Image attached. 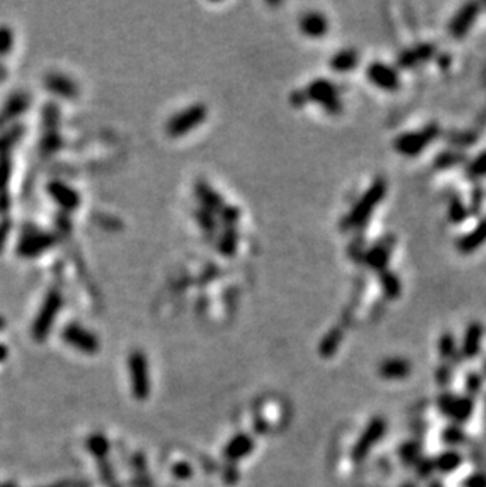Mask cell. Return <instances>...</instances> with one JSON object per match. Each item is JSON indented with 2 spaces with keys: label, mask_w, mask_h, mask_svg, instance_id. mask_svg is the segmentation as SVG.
<instances>
[{
  "label": "cell",
  "mask_w": 486,
  "mask_h": 487,
  "mask_svg": "<svg viewBox=\"0 0 486 487\" xmlns=\"http://www.w3.org/2000/svg\"><path fill=\"white\" fill-rule=\"evenodd\" d=\"M385 193H387V185L382 178H379L373 185L370 186L368 191H366L361 198L357 200V204L354 205V209L349 213L347 218L345 219L346 229L351 227H360L366 221H368L371 213L375 211L376 207L381 204V200L384 199Z\"/></svg>",
  "instance_id": "cell-1"
},
{
  "label": "cell",
  "mask_w": 486,
  "mask_h": 487,
  "mask_svg": "<svg viewBox=\"0 0 486 487\" xmlns=\"http://www.w3.org/2000/svg\"><path fill=\"white\" fill-rule=\"evenodd\" d=\"M439 134V127L436 123L426 125L423 129L416 133H407L401 134L400 138H396L393 142L395 150L401 153L405 157H417L418 153H422L423 148L428 147L432 141Z\"/></svg>",
  "instance_id": "cell-2"
},
{
  "label": "cell",
  "mask_w": 486,
  "mask_h": 487,
  "mask_svg": "<svg viewBox=\"0 0 486 487\" xmlns=\"http://www.w3.org/2000/svg\"><path fill=\"white\" fill-rule=\"evenodd\" d=\"M207 118V108L204 104H193L189 108L180 111L179 114H175L166 125L168 134L173 138H179V136L187 134L193 131L194 128H198Z\"/></svg>",
  "instance_id": "cell-3"
},
{
  "label": "cell",
  "mask_w": 486,
  "mask_h": 487,
  "mask_svg": "<svg viewBox=\"0 0 486 487\" xmlns=\"http://www.w3.org/2000/svg\"><path fill=\"white\" fill-rule=\"evenodd\" d=\"M305 97L308 99L314 101V103L321 104L322 108L330 112V114H340L343 106L340 103V98H338V92L334 82H330L327 79H316L313 81L310 86L306 87Z\"/></svg>",
  "instance_id": "cell-4"
},
{
  "label": "cell",
  "mask_w": 486,
  "mask_h": 487,
  "mask_svg": "<svg viewBox=\"0 0 486 487\" xmlns=\"http://www.w3.org/2000/svg\"><path fill=\"white\" fill-rule=\"evenodd\" d=\"M128 369L132 376V388L133 394L138 401H144L150 393V382H149V367H147V360L142 352H133L128 358Z\"/></svg>",
  "instance_id": "cell-5"
},
{
  "label": "cell",
  "mask_w": 486,
  "mask_h": 487,
  "mask_svg": "<svg viewBox=\"0 0 486 487\" xmlns=\"http://www.w3.org/2000/svg\"><path fill=\"white\" fill-rule=\"evenodd\" d=\"M63 298L62 295L58 292H51L47 295V298L43 303V308H41V311L38 314L37 320H35L33 324V336L37 341H43L47 333H49L52 324H54V320L57 317L58 311H61L62 308Z\"/></svg>",
  "instance_id": "cell-6"
},
{
  "label": "cell",
  "mask_w": 486,
  "mask_h": 487,
  "mask_svg": "<svg viewBox=\"0 0 486 487\" xmlns=\"http://www.w3.org/2000/svg\"><path fill=\"white\" fill-rule=\"evenodd\" d=\"M62 337L68 346L81 350L82 353L95 355L100 350L98 337L95 336L92 331L86 330L82 325L70 324L67 328L63 330Z\"/></svg>",
  "instance_id": "cell-7"
},
{
  "label": "cell",
  "mask_w": 486,
  "mask_h": 487,
  "mask_svg": "<svg viewBox=\"0 0 486 487\" xmlns=\"http://www.w3.org/2000/svg\"><path fill=\"white\" fill-rule=\"evenodd\" d=\"M387 431V423H385L384 418H373L370 421L368 427H366L365 432L361 433L357 445H355L352 457L354 461H363L365 456L368 454V451L375 447L377 440H381L382 436Z\"/></svg>",
  "instance_id": "cell-8"
},
{
  "label": "cell",
  "mask_w": 486,
  "mask_h": 487,
  "mask_svg": "<svg viewBox=\"0 0 486 487\" xmlns=\"http://www.w3.org/2000/svg\"><path fill=\"white\" fill-rule=\"evenodd\" d=\"M439 408L444 415H447L448 418H452L456 423H464L471 417L473 404L471 397L442 394L439 397Z\"/></svg>",
  "instance_id": "cell-9"
},
{
  "label": "cell",
  "mask_w": 486,
  "mask_h": 487,
  "mask_svg": "<svg viewBox=\"0 0 486 487\" xmlns=\"http://www.w3.org/2000/svg\"><path fill=\"white\" fill-rule=\"evenodd\" d=\"M366 78H368L373 84L387 92H395L398 90L400 87L398 73H396L393 68H390L389 65L381 62H373L370 67L366 68Z\"/></svg>",
  "instance_id": "cell-10"
},
{
  "label": "cell",
  "mask_w": 486,
  "mask_h": 487,
  "mask_svg": "<svg viewBox=\"0 0 486 487\" xmlns=\"http://www.w3.org/2000/svg\"><path fill=\"white\" fill-rule=\"evenodd\" d=\"M480 13V3L471 2L466 3L458 13L453 16V19L450 21L448 32L453 38H463L464 35L471 31L472 24L476 22L477 16Z\"/></svg>",
  "instance_id": "cell-11"
},
{
  "label": "cell",
  "mask_w": 486,
  "mask_h": 487,
  "mask_svg": "<svg viewBox=\"0 0 486 487\" xmlns=\"http://www.w3.org/2000/svg\"><path fill=\"white\" fill-rule=\"evenodd\" d=\"M393 246H395V237H392V235L385 237V239L376 243V245L373 246L370 251L365 253L366 265L379 273L387 270L390 253H392Z\"/></svg>",
  "instance_id": "cell-12"
},
{
  "label": "cell",
  "mask_w": 486,
  "mask_h": 487,
  "mask_svg": "<svg viewBox=\"0 0 486 487\" xmlns=\"http://www.w3.org/2000/svg\"><path fill=\"white\" fill-rule=\"evenodd\" d=\"M379 376L384 380H405L412 372V365L411 361L406 358H400V356H392V358L384 360L381 365H379Z\"/></svg>",
  "instance_id": "cell-13"
},
{
  "label": "cell",
  "mask_w": 486,
  "mask_h": 487,
  "mask_svg": "<svg viewBox=\"0 0 486 487\" xmlns=\"http://www.w3.org/2000/svg\"><path fill=\"white\" fill-rule=\"evenodd\" d=\"M49 193L52 198L57 200V204L62 207V209L73 211L81 205V198L79 193L75 191L73 188L68 186L67 183L62 182H54L49 185Z\"/></svg>",
  "instance_id": "cell-14"
},
{
  "label": "cell",
  "mask_w": 486,
  "mask_h": 487,
  "mask_svg": "<svg viewBox=\"0 0 486 487\" xmlns=\"http://www.w3.org/2000/svg\"><path fill=\"white\" fill-rule=\"evenodd\" d=\"M299 26L301 33L310 38H321L329 31V22L325 16L316 13V11H310V13L301 16Z\"/></svg>",
  "instance_id": "cell-15"
},
{
  "label": "cell",
  "mask_w": 486,
  "mask_h": 487,
  "mask_svg": "<svg viewBox=\"0 0 486 487\" xmlns=\"http://www.w3.org/2000/svg\"><path fill=\"white\" fill-rule=\"evenodd\" d=\"M482 340H483V326L477 322L471 324L464 333L463 346H461V355L469 360L476 358V356L480 353Z\"/></svg>",
  "instance_id": "cell-16"
},
{
  "label": "cell",
  "mask_w": 486,
  "mask_h": 487,
  "mask_svg": "<svg viewBox=\"0 0 486 487\" xmlns=\"http://www.w3.org/2000/svg\"><path fill=\"white\" fill-rule=\"evenodd\" d=\"M486 243V218H483L482 221L478 223V225L473 230H471L469 234H466L464 237H461L458 241V249L463 254H471L476 251L477 248H480Z\"/></svg>",
  "instance_id": "cell-17"
},
{
  "label": "cell",
  "mask_w": 486,
  "mask_h": 487,
  "mask_svg": "<svg viewBox=\"0 0 486 487\" xmlns=\"http://www.w3.org/2000/svg\"><path fill=\"white\" fill-rule=\"evenodd\" d=\"M434 52H436V47L432 45H428V43L420 45L417 47H414V49L402 52V54L398 57V65L402 68H411L420 62L430 61V58L434 56Z\"/></svg>",
  "instance_id": "cell-18"
},
{
  "label": "cell",
  "mask_w": 486,
  "mask_h": 487,
  "mask_svg": "<svg viewBox=\"0 0 486 487\" xmlns=\"http://www.w3.org/2000/svg\"><path fill=\"white\" fill-rule=\"evenodd\" d=\"M253 448H254V445H253L250 437L237 436L228 443L226 449H224V456H226V459H229V461H239V459H242V457L250 454Z\"/></svg>",
  "instance_id": "cell-19"
},
{
  "label": "cell",
  "mask_w": 486,
  "mask_h": 487,
  "mask_svg": "<svg viewBox=\"0 0 486 487\" xmlns=\"http://www.w3.org/2000/svg\"><path fill=\"white\" fill-rule=\"evenodd\" d=\"M359 65V54L357 51L354 49H345L336 52V54L331 57L330 67L334 68L338 73H345V71H351Z\"/></svg>",
  "instance_id": "cell-20"
},
{
  "label": "cell",
  "mask_w": 486,
  "mask_h": 487,
  "mask_svg": "<svg viewBox=\"0 0 486 487\" xmlns=\"http://www.w3.org/2000/svg\"><path fill=\"white\" fill-rule=\"evenodd\" d=\"M47 87H49V90L65 98L75 97L76 92H78L75 82L63 74H51L49 79H47Z\"/></svg>",
  "instance_id": "cell-21"
},
{
  "label": "cell",
  "mask_w": 486,
  "mask_h": 487,
  "mask_svg": "<svg viewBox=\"0 0 486 487\" xmlns=\"http://www.w3.org/2000/svg\"><path fill=\"white\" fill-rule=\"evenodd\" d=\"M379 281L382 284V290L387 298L395 300L401 294V282L393 271L384 270L379 273Z\"/></svg>",
  "instance_id": "cell-22"
},
{
  "label": "cell",
  "mask_w": 486,
  "mask_h": 487,
  "mask_svg": "<svg viewBox=\"0 0 486 487\" xmlns=\"http://www.w3.org/2000/svg\"><path fill=\"white\" fill-rule=\"evenodd\" d=\"M196 194L199 200L207 207L209 210H221L223 209V199L220 198V194L205 185V183H199L196 188Z\"/></svg>",
  "instance_id": "cell-23"
},
{
  "label": "cell",
  "mask_w": 486,
  "mask_h": 487,
  "mask_svg": "<svg viewBox=\"0 0 486 487\" xmlns=\"http://www.w3.org/2000/svg\"><path fill=\"white\" fill-rule=\"evenodd\" d=\"M343 340V331L340 326H335L334 330L329 331V335L324 337V341L321 342V353L322 356H331L335 352L340 342Z\"/></svg>",
  "instance_id": "cell-24"
},
{
  "label": "cell",
  "mask_w": 486,
  "mask_h": 487,
  "mask_svg": "<svg viewBox=\"0 0 486 487\" xmlns=\"http://www.w3.org/2000/svg\"><path fill=\"white\" fill-rule=\"evenodd\" d=\"M461 464V456L458 453H453V451H450V453H444L441 457H437L434 462V467L437 470H441L444 473L453 472L456 468L460 467Z\"/></svg>",
  "instance_id": "cell-25"
},
{
  "label": "cell",
  "mask_w": 486,
  "mask_h": 487,
  "mask_svg": "<svg viewBox=\"0 0 486 487\" xmlns=\"http://www.w3.org/2000/svg\"><path fill=\"white\" fill-rule=\"evenodd\" d=\"M437 349H439V355L442 360L452 358L456 353V341L452 333H444L437 344Z\"/></svg>",
  "instance_id": "cell-26"
},
{
  "label": "cell",
  "mask_w": 486,
  "mask_h": 487,
  "mask_svg": "<svg viewBox=\"0 0 486 487\" xmlns=\"http://www.w3.org/2000/svg\"><path fill=\"white\" fill-rule=\"evenodd\" d=\"M467 175L472 178H478L486 175V150L483 153H480L478 157H476L467 166Z\"/></svg>",
  "instance_id": "cell-27"
},
{
  "label": "cell",
  "mask_w": 486,
  "mask_h": 487,
  "mask_svg": "<svg viewBox=\"0 0 486 487\" xmlns=\"http://www.w3.org/2000/svg\"><path fill=\"white\" fill-rule=\"evenodd\" d=\"M466 216H467V211L463 207V204H461L460 200H453L452 207H450V218H452V221L460 223L463 221Z\"/></svg>",
  "instance_id": "cell-28"
},
{
  "label": "cell",
  "mask_w": 486,
  "mask_h": 487,
  "mask_svg": "<svg viewBox=\"0 0 486 487\" xmlns=\"http://www.w3.org/2000/svg\"><path fill=\"white\" fill-rule=\"evenodd\" d=\"M88 442H91V443H88V448H91V451H92L93 454L104 456L106 449H108V443H106V440H104L103 437H93Z\"/></svg>",
  "instance_id": "cell-29"
},
{
  "label": "cell",
  "mask_w": 486,
  "mask_h": 487,
  "mask_svg": "<svg viewBox=\"0 0 486 487\" xmlns=\"http://www.w3.org/2000/svg\"><path fill=\"white\" fill-rule=\"evenodd\" d=\"M461 159V157L458 155H455V153H444V155H441L439 158L436 159V166L437 168H450V166H455L456 163H458Z\"/></svg>",
  "instance_id": "cell-30"
},
{
  "label": "cell",
  "mask_w": 486,
  "mask_h": 487,
  "mask_svg": "<svg viewBox=\"0 0 486 487\" xmlns=\"http://www.w3.org/2000/svg\"><path fill=\"white\" fill-rule=\"evenodd\" d=\"M235 246H237V243H235V237H234V234H228V235H224V237H223V240H221V249H223V253H224V254H226V255L234 254Z\"/></svg>",
  "instance_id": "cell-31"
},
{
  "label": "cell",
  "mask_w": 486,
  "mask_h": 487,
  "mask_svg": "<svg viewBox=\"0 0 486 487\" xmlns=\"http://www.w3.org/2000/svg\"><path fill=\"white\" fill-rule=\"evenodd\" d=\"M482 377L477 376V374H471L469 377H467L466 380V385H467V393H477V391L480 390V387H482Z\"/></svg>",
  "instance_id": "cell-32"
},
{
  "label": "cell",
  "mask_w": 486,
  "mask_h": 487,
  "mask_svg": "<svg viewBox=\"0 0 486 487\" xmlns=\"http://www.w3.org/2000/svg\"><path fill=\"white\" fill-rule=\"evenodd\" d=\"M464 487H486V477L482 473L472 474L464 481Z\"/></svg>",
  "instance_id": "cell-33"
},
{
  "label": "cell",
  "mask_w": 486,
  "mask_h": 487,
  "mask_svg": "<svg viewBox=\"0 0 486 487\" xmlns=\"http://www.w3.org/2000/svg\"><path fill=\"white\" fill-rule=\"evenodd\" d=\"M437 380H439V383L442 385H447L450 382V369L447 365H444L439 369V372H437Z\"/></svg>",
  "instance_id": "cell-34"
},
{
  "label": "cell",
  "mask_w": 486,
  "mask_h": 487,
  "mask_svg": "<svg viewBox=\"0 0 486 487\" xmlns=\"http://www.w3.org/2000/svg\"><path fill=\"white\" fill-rule=\"evenodd\" d=\"M406 453H407V461L416 459V457H417V449L411 443H407V445H405V447H402L401 454H406Z\"/></svg>",
  "instance_id": "cell-35"
},
{
  "label": "cell",
  "mask_w": 486,
  "mask_h": 487,
  "mask_svg": "<svg viewBox=\"0 0 486 487\" xmlns=\"http://www.w3.org/2000/svg\"><path fill=\"white\" fill-rule=\"evenodd\" d=\"M290 99H294V101H290V103H292L294 106H301V104L305 103V99H306L305 92H295V93H292V97H290Z\"/></svg>",
  "instance_id": "cell-36"
},
{
  "label": "cell",
  "mask_w": 486,
  "mask_h": 487,
  "mask_svg": "<svg viewBox=\"0 0 486 487\" xmlns=\"http://www.w3.org/2000/svg\"><path fill=\"white\" fill-rule=\"evenodd\" d=\"M175 473L179 474V477H188V474L191 473V470H189V468H188L187 465H177Z\"/></svg>",
  "instance_id": "cell-37"
},
{
  "label": "cell",
  "mask_w": 486,
  "mask_h": 487,
  "mask_svg": "<svg viewBox=\"0 0 486 487\" xmlns=\"http://www.w3.org/2000/svg\"><path fill=\"white\" fill-rule=\"evenodd\" d=\"M7 353H8V350H7V347L0 346V361H3L5 358H7Z\"/></svg>",
  "instance_id": "cell-38"
},
{
  "label": "cell",
  "mask_w": 486,
  "mask_h": 487,
  "mask_svg": "<svg viewBox=\"0 0 486 487\" xmlns=\"http://www.w3.org/2000/svg\"><path fill=\"white\" fill-rule=\"evenodd\" d=\"M0 487H16V484H13V483H5V484H0Z\"/></svg>",
  "instance_id": "cell-39"
},
{
  "label": "cell",
  "mask_w": 486,
  "mask_h": 487,
  "mask_svg": "<svg viewBox=\"0 0 486 487\" xmlns=\"http://www.w3.org/2000/svg\"><path fill=\"white\" fill-rule=\"evenodd\" d=\"M3 325V322H2V320H0V326H2Z\"/></svg>",
  "instance_id": "cell-40"
}]
</instances>
